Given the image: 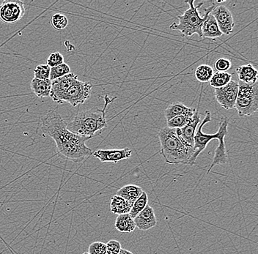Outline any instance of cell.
Listing matches in <instances>:
<instances>
[{
    "mask_svg": "<svg viewBox=\"0 0 258 254\" xmlns=\"http://www.w3.org/2000/svg\"><path fill=\"white\" fill-rule=\"evenodd\" d=\"M191 108H189L184 104L179 102H175L170 104L169 107L164 111V115L167 121H170L173 118H176L178 115H182L186 112L190 111Z\"/></svg>",
    "mask_w": 258,
    "mask_h": 254,
    "instance_id": "cell-22",
    "label": "cell"
},
{
    "mask_svg": "<svg viewBox=\"0 0 258 254\" xmlns=\"http://www.w3.org/2000/svg\"><path fill=\"white\" fill-rule=\"evenodd\" d=\"M236 71L239 82L249 85L257 83L258 70L251 64L241 65L236 68Z\"/></svg>",
    "mask_w": 258,
    "mask_h": 254,
    "instance_id": "cell-15",
    "label": "cell"
},
{
    "mask_svg": "<svg viewBox=\"0 0 258 254\" xmlns=\"http://www.w3.org/2000/svg\"><path fill=\"white\" fill-rule=\"evenodd\" d=\"M239 91V82L231 80L228 85L215 89V98L223 108L229 110L235 108Z\"/></svg>",
    "mask_w": 258,
    "mask_h": 254,
    "instance_id": "cell-9",
    "label": "cell"
},
{
    "mask_svg": "<svg viewBox=\"0 0 258 254\" xmlns=\"http://www.w3.org/2000/svg\"><path fill=\"white\" fill-rule=\"evenodd\" d=\"M202 35L203 38H216L223 36L214 17L209 14L202 26Z\"/></svg>",
    "mask_w": 258,
    "mask_h": 254,
    "instance_id": "cell-16",
    "label": "cell"
},
{
    "mask_svg": "<svg viewBox=\"0 0 258 254\" xmlns=\"http://www.w3.org/2000/svg\"><path fill=\"white\" fill-rule=\"evenodd\" d=\"M232 66L231 60L227 58H220L216 61L214 68L218 72H227Z\"/></svg>",
    "mask_w": 258,
    "mask_h": 254,
    "instance_id": "cell-30",
    "label": "cell"
},
{
    "mask_svg": "<svg viewBox=\"0 0 258 254\" xmlns=\"http://www.w3.org/2000/svg\"><path fill=\"white\" fill-rule=\"evenodd\" d=\"M134 221L136 227L142 231L151 230L157 224L154 210L149 205H147L138 216L134 218Z\"/></svg>",
    "mask_w": 258,
    "mask_h": 254,
    "instance_id": "cell-13",
    "label": "cell"
},
{
    "mask_svg": "<svg viewBox=\"0 0 258 254\" xmlns=\"http://www.w3.org/2000/svg\"><path fill=\"white\" fill-rule=\"evenodd\" d=\"M195 111L196 109L195 108H191L189 112L178 115L170 121H167V127L169 128H182V127H185L192 121Z\"/></svg>",
    "mask_w": 258,
    "mask_h": 254,
    "instance_id": "cell-21",
    "label": "cell"
},
{
    "mask_svg": "<svg viewBox=\"0 0 258 254\" xmlns=\"http://www.w3.org/2000/svg\"><path fill=\"white\" fill-rule=\"evenodd\" d=\"M142 193H143V190L140 186L135 185H127L119 189L116 195L123 198L125 200L134 204Z\"/></svg>",
    "mask_w": 258,
    "mask_h": 254,
    "instance_id": "cell-18",
    "label": "cell"
},
{
    "mask_svg": "<svg viewBox=\"0 0 258 254\" xmlns=\"http://www.w3.org/2000/svg\"><path fill=\"white\" fill-rule=\"evenodd\" d=\"M235 109L239 116H250L258 110V84L249 85L239 82V91Z\"/></svg>",
    "mask_w": 258,
    "mask_h": 254,
    "instance_id": "cell-6",
    "label": "cell"
},
{
    "mask_svg": "<svg viewBox=\"0 0 258 254\" xmlns=\"http://www.w3.org/2000/svg\"><path fill=\"white\" fill-rule=\"evenodd\" d=\"M94 157L102 163H117L120 160L131 158L132 150L129 148L124 149H98L93 153Z\"/></svg>",
    "mask_w": 258,
    "mask_h": 254,
    "instance_id": "cell-12",
    "label": "cell"
},
{
    "mask_svg": "<svg viewBox=\"0 0 258 254\" xmlns=\"http://www.w3.org/2000/svg\"><path fill=\"white\" fill-rule=\"evenodd\" d=\"M70 73V68L68 64L64 63L61 64L58 66L51 68L50 70L49 80L54 81L55 79H59V78L62 77Z\"/></svg>",
    "mask_w": 258,
    "mask_h": 254,
    "instance_id": "cell-26",
    "label": "cell"
},
{
    "mask_svg": "<svg viewBox=\"0 0 258 254\" xmlns=\"http://www.w3.org/2000/svg\"><path fill=\"white\" fill-rule=\"evenodd\" d=\"M83 254H89L88 252H85V253H84Z\"/></svg>",
    "mask_w": 258,
    "mask_h": 254,
    "instance_id": "cell-34",
    "label": "cell"
},
{
    "mask_svg": "<svg viewBox=\"0 0 258 254\" xmlns=\"http://www.w3.org/2000/svg\"><path fill=\"white\" fill-rule=\"evenodd\" d=\"M51 25L56 30H62L68 25V19L65 15L62 13H56L51 17Z\"/></svg>",
    "mask_w": 258,
    "mask_h": 254,
    "instance_id": "cell-27",
    "label": "cell"
},
{
    "mask_svg": "<svg viewBox=\"0 0 258 254\" xmlns=\"http://www.w3.org/2000/svg\"><path fill=\"white\" fill-rule=\"evenodd\" d=\"M114 99L115 98L111 99L109 96H106L104 97L105 104L104 109L94 107L90 110L79 112L68 123L67 128L76 135L92 138L97 132L107 127L106 109Z\"/></svg>",
    "mask_w": 258,
    "mask_h": 254,
    "instance_id": "cell-3",
    "label": "cell"
},
{
    "mask_svg": "<svg viewBox=\"0 0 258 254\" xmlns=\"http://www.w3.org/2000/svg\"><path fill=\"white\" fill-rule=\"evenodd\" d=\"M31 90L38 98H49L51 93V82L48 80H40L33 78L30 83Z\"/></svg>",
    "mask_w": 258,
    "mask_h": 254,
    "instance_id": "cell-17",
    "label": "cell"
},
{
    "mask_svg": "<svg viewBox=\"0 0 258 254\" xmlns=\"http://www.w3.org/2000/svg\"><path fill=\"white\" fill-rule=\"evenodd\" d=\"M106 245V254H118L122 249L120 242L115 240H111Z\"/></svg>",
    "mask_w": 258,
    "mask_h": 254,
    "instance_id": "cell-32",
    "label": "cell"
},
{
    "mask_svg": "<svg viewBox=\"0 0 258 254\" xmlns=\"http://www.w3.org/2000/svg\"><path fill=\"white\" fill-rule=\"evenodd\" d=\"M214 17L223 35H229L234 32L235 23L231 10L223 4L216 5L211 12Z\"/></svg>",
    "mask_w": 258,
    "mask_h": 254,
    "instance_id": "cell-11",
    "label": "cell"
},
{
    "mask_svg": "<svg viewBox=\"0 0 258 254\" xmlns=\"http://www.w3.org/2000/svg\"><path fill=\"white\" fill-rule=\"evenodd\" d=\"M195 77L202 83L210 82L214 74V70L208 65H201L197 68L195 71Z\"/></svg>",
    "mask_w": 258,
    "mask_h": 254,
    "instance_id": "cell-25",
    "label": "cell"
},
{
    "mask_svg": "<svg viewBox=\"0 0 258 254\" xmlns=\"http://www.w3.org/2000/svg\"><path fill=\"white\" fill-rule=\"evenodd\" d=\"M88 253L90 254H106V245L102 242H94L89 246Z\"/></svg>",
    "mask_w": 258,
    "mask_h": 254,
    "instance_id": "cell-31",
    "label": "cell"
},
{
    "mask_svg": "<svg viewBox=\"0 0 258 254\" xmlns=\"http://www.w3.org/2000/svg\"><path fill=\"white\" fill-rule=\"evenodd\" d=\"M47 65L50 68H54V67L58 66L61 64L64 63V57L61 53L54 52L48 56L46 61Z\"/></svg>",
    "mask_w": 258,
    "mask_h": 254,
    "instance_id": "cell-29",
    "label": "cell"
},
{
    "mask_svg": "<svg viewBox=\"0 0 258 254\" xmlns=\"http://www.w3.org/2000/svg\"><path fill=\"white\" fill-rule=\"evenodd\" d=\"M200 123H201V122H200L199 107H198V109L195 111V114H194L192 121L185 127H182V128H178V133H179L181 138L190 146H194V138H195L197 128H198Z\"/></svg>",
    "mask_w": 258,
    "mask_h": 254,
    "instance_id": "cell-14",
    "label": "cell"
},
{
    "mask_svg": "<svg viewBox=\"0 0 258 254\" xmlns=\"http://www.w3.org/2000/svg\"><path fill=\"white\" fill-rule=\"evenodd\" d=\"M118 254H134L132 252H129V251L126 250V249H121L120 253Z\"/></svg>",
    "mask_w": 258,
    "mask_h": 254,
    "instance_id": "cell-33",
    "label": "cell"
},
{
    "mask_svg": "<svg viewBox=\"0 0 258 254\" xmlns=\"http://www.w3.org/2000/svg\"><path fill=\"white\" fill-rule=\"evenodd\" d=\"M233 74L228 72H217L213 74L211 77L210 85L214 88H220L225 87L232 80Z\"/></svg>",
    "mask_w": 258,
    "mask_h": 254,
    "instance_id": "cell-23",
    "label": "cell"
},
{
    "mask_svg": "<svg viewBox=\"0 0 258 254\" xmlns=\"http://www.w3.org/2000/svg\"><path fill=\"white\" fill-rule=\"evenodd\" d=\"M211 121V115L209 111H206V116L204 119L200 123L199 126L198 127L196 133H195V138H194V149H195V152H194L192 156L189 159V161L187 162V165L193 166L196 163V160L198 157L199 156L200 154L206 149L209 143L210 142L212 139H218L219 141L221 140H225V136L228 134V127L229 124V120L228 118H222L221 121L220 123V127H219L218 132L215 134H206L203 133V126L206 123H210Z\"/></svg>",
    "mask_w": 258,
    "mask_h": 254,
    "instance_id": "cell-5",
    "label": "cell"
},
{
    "mask_svg": "<svg viewBox=\"0 0 258 254\" xmlns=\"http://www.w3.org/2000/svg\"><path fill=\"white\" fill-rule=\"evenodd\" d=\"M158 136L161 144L160 153L166 163L187 164L195 152V149L181 138L178 128L163 127Z\"/></svg>",
    "mask_w": 258,
    "mask_h": 254,
    "instance_id": "cell-2",
    "label": "cell"
},
{
    "mask_svg": "<svg viewBox=\"0 0 258 254\" xmlns=\"http://www.w3.org/2000/svg\"><path fill=\"white\" fill-rule=\"evenodd\" d=\"M115 226L118 232L123 233H131L136 229L134 219L130 216L129 213L117 216Z\"/></svg>",
    "mask_w": 258,
    "mask_h": 254,
    "instance_id": "cell-20",
    "label": "cell"
},
{
    "mask_svg": "<svg viewBox=\"0 0 258 254\" xmlns=\"http://www.w3.org/2000/svg\"><path fill=\"white\" fill-rule=\"evenodd\" d=\"M133 204L128 201L125 200L120 196H112L110 202V210L114 214L120 216V215L126 214L129 213Z\"/></svg>",
    "mask_w": 258,
    "mask_h": 254,
    "instance_id": "cell-19",
    "label": "cell"
},
{
    "mask_svg": "<svg viewBox=\"0 0 258 254\" xmlns=\"http://www.w3.org/2000/svg\"><path fill=\"white\" fill-rule=\"evenodd\" d=\"M148 205V196L147 193L143 191L142 195L134 202L132 207L130 210L129 214L134 219L138 216L139 213L144 210L145 207Z\"/></svg>",
    "mask_w": 258,
    "mask_h": 254,
    "instance_id": "cell-24",
    "label": "cell"
},
{
    "mask_svg": "<svg viewBox=\"0 0 258 254\" xmlns=\"http://www.w3.org/2000/svg\"><path fill=\"white\" fill-rule=\"evenodd\" d=\"M78 79L77 75L70 73L62 77L51 81V93L50 97L53 101L59 104H62V98L68 89L71 87Z\"/></svg>",
    "mask_w": 258,
    "mask_h": 254,
    "instance_id": "cell-10",
    "label": "cell"
},
{
    "mask_svg": "<svg viewBox=\"0 0 258 254\" xmlns=\"http://www.w3.org/2000/svg\"><path fill=\"white\" fill-rule=\"evenodd\" d=\"M187 4H189V8L184 12L183 15H178L176 17L178 20V24L176 22L173 23L170 26L172 30H178L181 32L183 36L190 37L193 35H198L200 37H203L202 35V26H203V22L206 20V17L209 14H210L216 4H213L210 7H208L205 10L204 15L203 16H200L198 9L203 4V2L200 3L195 7L194 5L195 1L191 0V1H186Z\"/></svg>",
    "mask_w": 258,
    "mask_h": 254,
    "instance_id": "cell-4",
    "label": "cell"
},
{
    "mask_svg": "<svg viewBox=\"0 0 258 254\" xmlns=\"http://www.w3.org/2000/svg\"><path fill=\"white\" fill-rule=\"evenodd\" d=\"M92 88L93 85L90 82L76 81L62 96V104L68 103L73 107L84 104L90 97Z\"/></svg>",
    "mask_w": 258,
    "mask_h": 254,
    "instance_id": "cell-7",
    "label": "cell"
},
{
    "mask_svg": "<svg viewBox=\"0 0 258 254\" xmlns=\"http://www.w3.org/2000/svg\"><path fill=\"white\" fill-rule=\"evenodd\" d=\"M50 70L51 68L48 65H37L34 71V78L40 80H48L49 79Z\"/></svg>",
    "mask_w": 258,
    "mask_h": 254,
    "instance_id": "cell-28",
    "label": "cell"
},
{
    "mask_svg": "<svg viewBox=\"0 0 258 254\" xmlns=\"http://www.w3.org/2000/svg\"><path fill=\"white\" fill-rule=\"evenodd\" d=\"M68 123L54 110H49L41 118V130L45 136L55 141L61 155L73 162H80L93 155L91 149L86 145L90 137H83L70 132L67 128Z\"/></svg>",
    "mask_w": 258,
    "mask_h": 254,
    "instance_id": "cell-1",
    "label": "cell"
},
{
    "mask_svg": "<svg viewBox=\"0 0 258 254\" xmlns=\"http://www.w3.org/2000/svg\"><path fill=\"white\" fill-rule=\"evenodd\" d=\"M24 4L21 1H3L0 4V20L5 24H13L24 15Z\"/></svg>",
    "mask_w": 258,
    "mask_h": 254,
    "instance_id": "cell-8",
    "label": "cell"
}]
</instances>
